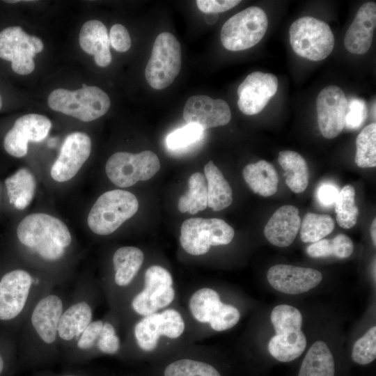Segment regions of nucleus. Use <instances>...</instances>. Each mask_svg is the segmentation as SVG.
I'll return each instance as SVG.
<instances>
[{"mask_svg": "<svg viewBox=\"0 0 376 376\" xmlns=\"http://www.w3.org/2000/svg\"><path fill=\"white\" fill-rule=\"evenodd\" d=\"M68 299L58 288L43 295L33 306L22 328L21 345L31 352H54L59 347L58 327Z\"/></svg>", "mask_w": 376, "mask_h": 376, "instance_id": "nucleus-1", "label": "nucleus"}, {"mask_svg": "<svg viewBox=\"0 0 376 376\" xmlns=\"http://www.w3.org/2000/svg\"><path fill=\"white\" fill-rule=\"evenodd\" d=\"M53 281L34 276L24 269H14L0 278V322L21 321L23 324L35 303L54 288Z\"/></svg>", "mask_w": 376, "mask_h": 376, "instance_id": "nucleus-2", "label": "nucleus"}, {"mask_svg": "<svg viewBox=\"0 0 376 376\" xmlns=\"http://www.w3.org/2000/svg\"><path fill=\"white\" fill-rule=\"evenodd\" d=\"M77 90L56 88L48 96L50 109L84 122L96 120L104 115L110 108L109 95L95 86L82 84Z\"/></svg>", "mask_w": 376, "mask_h": 376, "instance_id": "nucleus-3", "label": "nucleus"}, {"mask_svg": "<svg viewBox=\"0 0 376 376\" xmlns=\"http://www.w3.org/2000/svg\"><path fill=\"white\" fill-rule=\"evenodd\" d=\"M139 202L131 192L113 189L102 194L93 205L87 219L90 229L99 235L116 231L137 212Z\"/></svg>", "mask_w": 376, "mask_h": 376, "instance_id": "nucleus-4", "label": "nucleus"}, {"mask_svg": "<svg viewBox=\"0 0 376 376\" xmlns=\"http://www.w3.org/2000/svg\"><path fill=\"white\" fill-rule=\"evenodd\" d=\"M289 36L295 54L310 61L324 59L334 47V36L329 26L313 17L295 20L290 26Z\"/></svg>", "mask_w": 376, "mask_h": 376, "instance_id": "nucleus-5", "label": "nucleus"}, {"mask_svg": "<svg viewBox=\"0 0 376 376\" xmlns=\"http://www.w3.org/2000/svg\"><path fill=\"white\" fill-rule=\"evenodd\" d=\"M268 26L265 12L257 6H251L234 15L223 25L221 42L230 51H242L258 44Z\"/></svg>", "mask_w": 376, "mask_h": 376, "instance_id": "nucleus-6", "label": "nucleus"}, {"mask_svg": "<svg viewBox=\"0 0 376 376\" xmlns=\"http://www.w3.org/2000/svg\"><path fill=\"white\" fill-rule=\"evenodd\" d=\"M234 235V229L222 219L196 217L182 223L180 242L187 253L201 256L208 252L211 246L229 244Z\"/></svg>", "mask_w": 376, "mask_h": 376, "instance_id": "nucleus-7", "label": "nucleus"}, {"mask_svg": "<svg viewBox=\"0 0 376 376\" xmlns=\"http://www.w3.org/2000/svg\"><path fill=\"white\" fill-rule=\"evenodd\" d=\"M182 65L180 44L169 32H163L156 38L150 57L145 70L148 84L161 90L170 86L179 74Z\"/></svg>", "mask_w": 376, "mask_h": 376, "instance_id": "nucleus-8", "label": "nucleus"}, {"mask_svg": "<svg viewBox=\"0 0 376 376\" xmlns=\"http://www.w3.org/2000/svg\"><path fill=\"white\" fill-rule=\"evenodd\" d=\"M159 168L157 155L150 150L137 154L118 152L108 159L105 171L114 185L120 187H129L138 181L150 179Z\"/></svg>", "mask_w": 376, "mask_h": 376, "instance_id": "nucleus-9", "label": "nucleus"}, {"mask_svg": "<svg viewBox=\"0 0 376 376\" xmlns=\"http://www.w3.org/2000/svg\"><path fill=\"white\" fill-rule=\"evenodd\" d=\"M171 273L159 265H152L145 272L144 285L130 301L136 314L144 317L169 306L175 299V291Z\"/></svg>", "mask_w": 376, "mask_h": 376, "instance_id": "nucleus-10", "label": "nucleus"}, {"mask_svg": "<svg viewBox=\"0 0 376 376\" xmlns=\"http://www.w3.org/2000/svg\"><path fill=\"white\" fill-rule=\"evenodd\" d=\"M94 288H75L61 315L58 336L59 347L71 348L88 324L93 320Z\"/></svg>", "mask_w": 376, "mask_h": 376, "instance_id": "nucleus-11", "label": "nucleus"}, {"mask_svg": "<svg viewBox=\"0 0 376 376\" xmlns=\"http://www.w3.org/2000/svg\"><path fill=\"white\" fill-rule=\"evenodd\" d=\"M43 48L40 38L29 35L19 26L0 31V58L10 61L12 70L18 75H26L34 70L33 58Z\"/></svg>", "mask_w": 376, "mask_h": 376, "instance_id": "nucleus-12", "label": "nucleus"}, {"mask_svg": "<svg viewBox=\"0 0 376 376\" xmlns=\"http://www.w3.org/2000/svg\"><path fill=\"white\" fill-rule=\"evenodd\" d=\"M185 323L180 313L174 308L142 317L133 327L136 345L144 352L156 349L162 337L178 338L182 335Z\"/></svg>", "mask_w": 376, "mask_h": 376, "instance_id": "nucleus-13", "label": "nucleus"}, {"mask_svg": "<svg viewBox=\"0 0 376 376\" xmlns=\"http://www.w3.org/2000/svg\"><path fill=\"white\" fill-rule=\"evenodd\" d=\"M189 309L196 321L209 324L216 331L233 327L240 319L239 310L222 302L219 293L210 288H200L192 294L189 300Z\"/></svg>", "mask_w": 376, "mask_h": 376, "instance_id": "nucleus-14", "label": "nucleus"}, {"mask_svg": "<svg viewBox=\"0 0 376 376\" xmlns=\"http://www.w3.org/2000/svg\"><path fill=\"white\" fill-rule=\"evenodd\" d=\"M17 235L19 242L31 250L47 240H54L65 248L72 242L66 225L58 218L45 213H34L24 217L17 226Z\"/></svg>", "mask_w": 376, "mask_h": 376, "instance_id": "nucleus-15", "label": "nucleus"}, {"mask_svg": "<svg viewBox=\"0 0 376 376\" xmlns=\"http://www.w3.org/2000/svg\"><path fill=\"white\" fill-rule=\"evenodd\" d=\"M51 127V120L44 115H24L15 120L13 127L6 133L3 140L4 148L11 156L22 157L27 153L29 142L43 141Z\"/></svg>", "mask_w": 376, "mask_h": 376, "instance_id": "nucleus-16", "label": "nucleus"}, {"mask_svg": "<svg viewBox=\"0 0 376 376\" xmlns=\"http://www.w3.org/2000/svg\"><path fill=\"white\" fill-rule=\"evenodd\" d=\"M348 101L343 91L331 85L324 88L316 100L318 123L326 139L338 136L345 127Z\"/></svg>", "mask_w": 376, "mask_h": 376, "instance_id": "nucleus-17", "label": "nucleus"}, {"mask_svg": "<svg viewBox=\"0 0 376 376\" xmlns=\"http://www.w3.org/2000/svg\"><path fill=\"white\" fill-rule=\"evenodd\" d=\"M91 148V140L87 134L75 132L68 135L52 166V178L59 182L72 179L89 157Z\"/></svg>", "mask_w": 376, "mask_h": 376, "instance_id": "nucleus-18", "label": "nucleus"}, {"mask_svg": "<svg viewBox=\"0 0 376 376\" xmlns=\"http://www.w3.org/2000/svg\"><path fill=\"white\" fill-rule=\"evenodd\" d=\"M276 77L270 73L256 71L249 74L237 88V104L246 115L260 112L277 91Z\"/></svg>", "mask_w": 376, "mask_h": 376, "instance_id": "nucleus-19", "label": "nucleus"}, {"mask_svg": "<svg viewBox=\"0 0 376 376\" xmlns=\"http://www.w3.org/2000/svg\"><path fill=\"white\" fill-rule=\"evenodd\" d=\"M267 279L276 290L288 295H299L318 285L322 280V274L313 268L279 264L268 269Z\"/></svg>", "mask_w": 376, "mask_h": 376, "instance_id": "nucleus-20", "label": "nucleus"}, {"mask_svg": "<svg viewBox=\"0 0 376 376\" xmlns=\"http://www.w3.org/2000/svg\"><path fill=\"white\" fill-rule=\"evenodd\" d=\"M183 118L187 124H195L206 130L228 124L231 119V111L225 100L198 95L187 100Z\"/></svg>", "mask_w": 376, "mask_h": 376, "instance_id": "nucleus-21", "label": "nucleus"}, {"mask_svg": "<svg viewBox=\"0 0 376 376\" xmlns=\"http://www.w3.org/2000/svg\"><path fill=\"white\" fill-rule=\"evenodd\" d=\"M376 26V4L366 2L358 10L344 38L345 49L354 54H364L369 50Z\"/></svg>", "mask_w": 376, "mask_h": 376, "instance_id": "nucleus-22", "label": "nucleus"}, {"mask_svg": "<svg viewBox=\"0 0 376 376\" xmlns=\"http://www.w3.org/2000/svg\"><path fill=\"white\" fill-rule=\"evenodd\" d=\"M298 208L285 205L272 215L264 228L267 241L279 247L290 246L295 240L301 225Z\"/></svg>", "mask_w": 376, "mask_h": 376, "instance_id": "nucleus-23", "label": "nucleus"}, {"mask_svg": "<svg viewBox=\"0 0 376 376\" xmlns=\"http://www.w3.org/2000/svg\"><path fill=\"white\" fill-rule=\"evenodd\" d=\"M79 42L81 49L93 55L95 64L102 68L111 62L109 34L105 25L97 19L85 22L79 32Z\"/></svg>", "mask_w": 376, "mask_h": 376, "instance_id": "nucleus-24", "label": "nucleus"}, {"mask_svg": "<svg viewBox=\"0 0 376 376\" xmlns=\"http://www.w3.org/2000/svg\"><path fill=\"white\" fill-rule=\"evenodd\" d=\"M144 260L143 251L135 246L118 248L112 258L113 282L117 289H125L134 280Z\"/></svg>", "mask_w": 376, "mask_h": 376, "instance_id": "nucleus-25", "label": "nucleus"}, {"mask_svg": "<svg viewBox=\"0 0 376 376\" xmlns=\"http://www.w3.org/2000/svg\"><path fill=\"white\" fill-rule=\"evenodd\" d=\"M242 174L246 183L255 194L267 197L276 192L278 174L273 165L266 160L246 165Z\"/></svg>", "mask_w": 376, "mask_h": 376, "instance_id": "nucleus-26", "label": "nucleus"}, {"mask_svg": "<svg viewBox=\"0 0 376 376\" xmlns=\"http://www.w3.org/2000/svg\"><path fill=\"white\" fill-rule=\"evenodd\" d=\"M334 375V359L330 349L325 342L315 341L307 351L298 376Z\"/></svg>", "mask_w": 376, "mask_h": 376, "instance_id": "nucleus-27", "label": "nucleus"}, {"mask_svg": "<svg viewBox=\"0 0 376 376\" xmlns=\"http://www.w3.org/2000/svg\"><path fill=\"white\" fill-rule=\"evenodd\" d=\"M207 188V206L219 211L233 202L232 189L224 175L212 160L204 167Z\"/></svg>", "mask_w": 376, "mask_h": 376, "instance_id": "nucleus-28", "label": "nucleus"}, {"mask_svg": "<svg viewBox=\"0 0 376 376\" xmlns=\"http://www.w3.org/2000/svg\"><path fill=\"white\" fill-rule=\"evenodd\" d=\"M306 345V338L301 329L295 330L272 336L268 343V350L277 361L290 362L302 354Z\"/></svg>", "mask_w": 376, "mask_h": 376, "instance_id": "nucleus-29", "label": "nucleus"}, {"mask_svg": "<svg viewBox=\"0 0 376 376\" xmlns=\"http://www.w3.org/2000/svg\"><path fill=\"white\" fill-rule=\"evenodd\" d=\"M10 204L17 210H24L32 201L36 192V181L33 173L26 168L17 170L5 180Z\"/></svg>", "mask_w": 376, "mask_h": 376, "instance_id": "nucleus-30", "label": "nucleus"}, {"mask_svg": "<svg viewBox=\"0 0 376 376\" xmlns=\"http://www.w3.org/2000/svg\"><path fill=\"white\" fill-rule=\"evenodd\" d=\"M279 163L285 171V183L295 193L303 192L308 185L309 173L305 159L292 150L281 151Z\"/></svg>", "mask_w": 376, "mask_h": 376, "instance_id": "nucleus-31", "label": "nucleus"}, {"mask_svg": "<svg viewBox=\"0 0 376 376\" xmlns=\"http://www.w3.org/2000/svg\"><path fill=\"white\" fill-rule=\"evenodd\" d=\"M189 189L178 201L180 212L196 214L207 206V188L205 175L200 172L193 173L188 180Z\"/></svg>", "mask_w": 376, "mask_h": 376, "instance_id": "nucleus-32", "label": "nucleus"}, {"mask_svg": "<svg viewBox=\"0 0 376 376\" xmlns=\"http://www.w3.org/2000/svg\"><path fill=\"white\" fill-rule=\"evenodd\" d=\"M353 250L352 240L345 234H338L331 240L322 239L306 249L307 254L311 258L335 256L346 258L352 255Z\"/></svg>", "mask_w": 376, "mask_h": 376, "instance_id": "nucleus-33", "label": "nucleus"}, {"mask_svg": "<svg viewBox=\"0 0 376 376\" xmlns=\"http://www.w3.org/2000/svg\"><path fill=\"white\" fill-rule=\"evenodd\" d=\"M300 238L303 242L314 243L330 234L334 229V219L328 214L307 213L302 222Z\"/></svg>", "mask_w": 376, "mask_h": 376, "instance_id": "nucleus-34", "label": "nucleus"}, {"mask_svg": "<svg viewBox=\"0 0 376 376\" xmlns=\"http://www.w3.org/2000/svg\"><path fill=\"white\" fill-rule=\"evenodd\" d=\"M336 221L343 228H350L357 222L359 210L355 202V189L350 185L339 191L334 203Z\"/></svg>", "mask_w": 376, "mask_h": 376, "instance_id": "nucleus-35", "label": "nucleus"}, {"mask_svg": "<svg viewBox=\"0 0 376 376\" xmlns=\"http://www.w3.org/2000/svg\"><path fill=\"white\" fill-rule=\"evenodd\" d=\"M355 163L360 168L376 166V124L366 126L356 139Z\"/></svg>", "mask_w": 376, "mask_h": 376, "instance_id": "nucleus-36", "label": "nucleus"}, {"mask_svg": "<svg viewBox=\"0 0 376 376\" xmlns=\"http://www.w3.org/2000/svg\"><path fill=\"white\" fill-rule=\"evenodd\" d=\"M276 334L299 330L302 327V315L295 307L288 304L276 306L270 315Z\"/></svg>", "mask_w": 376, "mask_h": 376, "instance_id": "nucleus-37", "label": "nucleus"}, {"mask_svg": "<svg viewBox=\"0 0 376 376\" xmlns=\"http://www.w3.org/2000/svg\"><path fill=\"white\" fill-rule=\"evenodd\" d=\"M164 376H221V375L209 363L183 359L168 365L164 370Z\"/></svg>", "mask_w": 376, "mask_h": 376, "instance_id": "nucleus-38", "label": "nucleus"}, {"mask_svg": "<svg viewBox=\"0 0 376 376\" xmlns=\"http://www.w3.org/2000/svg\"><path fill=\"white\" fill-rule=\"evenodd\" d=\"M376 358V327L370 328L354 344L352 350V360L360 365H366Z\"/></svg>", "mask_w": 376, "mask_h": 376, "instance_id": "nucleus-39", "label": "nucleus"}, {"mask_svg": "<svg viewBox=\"0 0 376 376\" xmlns=\"http://www.w3.org/2000/svg\"><path fill=\"white\" fill-rule=\"evenodd\" d=\"M203 130L197 125L187 124L168 135L166 140V146L171 150L185 148L198 141L203 135Z\"/></svg>", "mask_w": 376, "mask_h": 376, "instance_id": "nucleus-40", "label": "nucleus"}, {"mask_svg": "<svg viewBox=\"0 0 376 376\" xmlns=\"http://www.w3.org/2000/svg\"><path fill=\"white\" fill-rule=\"evenodd\" d=\"M120 345L115 326L111 322L104 320L96 350L105 354H115L120 350Z\"/></svg>", "mask_w": 376, "mask_h": 376, "instance_id": "nucleus-41", "label": "nucleus"}, {"mask_svg": "<svg viewBox=\"0 0 376 376\" xmlns=\"http://www.w3.org/2000/svg\"><path fill=\"white\" fill-rule=\"evenodd\" d=\"M104 324V320H93L79 336L71 348L88 352L96 350L97 343Z\"/></svg>", "mask_w": 376, "mask_h": 376, "instance_id": "nucleus-42", "label": "nucleus"}, {"mask_svg": "<svg viewBox=\"0 0 376 376\" xmlns=\"http://www.w3.org/2000/svg\"><path fill=\"white\" fill-rule=\"evenodd\" d=\"M368 109L366 102L359 98H352L348 102L345 126L350 130L359 128L367 118Z\"/></svg>", "mask_w": 376, "mask_h": 376, "instance_id": "nucleus-43", "label": "nucleus"}, {"mask_svg": "<svg viewBox=\"0 0 376 376\" xmlns=\"http://www.w3.org/2000/svg\"><path fill=\"white\" fill-rule=\"evenodd\" d=\"M109 42L119 52H125L131 47V38L127 29L120 24L113 25L109 31Z\"/></svg>", "mask_w": 376, "mask_h": 376, "instance_id": "nucleus-44", "label": "nucleus"}, {"mask_svg": "<svg viewBox=\"0 0 376 376\" xmlns=\"http://www.w3.org/2000/svg\"><path fill=\"white\" fill-rule=\"evenodd\" d=\"M198 9L206 14L227 11L240 3L238 0H197Z\"/></svg>", "mask_w": 376, "mask_h": 376, "instance_id": "nucleus-45", "label": "nucleus"}, {"mask_svg": "<svg viewBox=\"0 0 376 376\" xmlns=\"http://www.w3.org/2000/svg\"><path fill=\"white\" fill-rule=\"evenodd\" d=\"M337 186L331 182L321 183L316 191V198L320 205L329 207L334 205L339 194Z\"/></svg>", "mask_w": 376, "mask_h": 376, "instance_id": "nucleus-46", "label": "nucleus"}, {"mask_svg": "<svg viewBox=\"0 0 376 376\" xmlns=\"http://www.w3.org/2000/svg\"><path fill=\"white\" fill-rule=\"evenodd\" d=\"M370 235L372 238L373 243L374 246H376V219L375 218L373 220L371 226H370Z\"/></svg>", "mask_w": 376, "mask_h": 376, "instance_id": "nucleus-47", "label": "nucleus"}, {"mask_svg": "<svg viewBox=\"0 0 376 376\" xmlns=\"http://www.w3.org/2000/svg\"><path fill=\"white\" fill-rule=\"evenodd\" d=\"M205 21L207 24H214L217 18H218V15L217 14H206L205 17Z\"/></svg>", "mask_w": 376, "mask_h": 376, "instance_id": "nucleus-48", "label": "nucleus"}, {"mask_svg": "<svg viewBox=\"0 0 376 376\" xmlns=\"http://www.w3.org/2000/svg\"><path fill=\"white\" fill-rule=\"evenodd\" d=\"M3 368H4V361H3V356L1 355L0 352V375L3 372Z\"/></svg>", "mask_w": 376, "mask_h": 376, "instance_id": "nucleus-49", "label": "nucleus"}, {"mask_svg": "<svg viewBox=\"0 0 376 376\" xmlns=\"http://www.w3.org/2000/svg\"><path fill=\"white\" fill-rule=\"evenodd\" d=\"M1 107H2V97H1V95L0 94V110L1 109Z\"/></svg>", "mask_w": 376, "mask_h": 376, "instance_id": "nucleus-50", "label": "nucleus"}, {"mask_svg": "<svg viewBox=\"0 0 376 376\" xmlns=\"http://www.w3.org/2000/svg\"><path fill=\"white\" fill-rule=\"evenodd\" d=\"M62 376H77V375H62Z\"/></svg>", "mask_w": 376, "mask_h": 376, "instance_id": "nucleus-51", "label": "nucleus"}]
</instances>
